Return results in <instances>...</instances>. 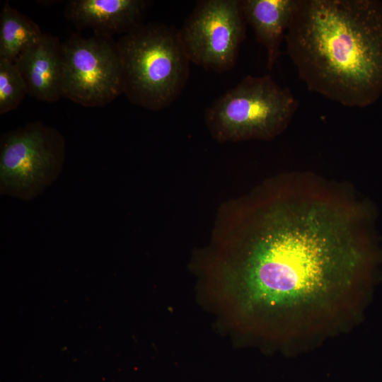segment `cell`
<instances>
[{
  "instance_id": "1",
  "label": "cell",
  "mask_w": 382,
  "mask_h": 382,
  "mask_svg": "<svg viewBox=\"0 0 382 382\" xmlns=\"http://www.w3.org/2000/svg\"><path fill=\"white\" fill-rule=\"evenodd\" d=\"M264 213L228 277L243 322L295 337L351 312L371 264L356 214L328 197L299 195Z\"/></svg>"
},
{
  "instance_id": "2",
  "label": "cell",
  "mask_w": 382,
  "mask_h": 382,
  "mask_svg": "<svg viewBox=\"0 0 382 382\" xmlns=\"http://www.w3.org/2000/svg\"><path fill=\"white\" fill-rule=\"evenodd\" d=\"M284 40L310 91L359 108L382 94L381 1L298 0Z\"/></svg>"
},
{
  "instance_id": "3",
  "label": "cell",
  "mask_w": 382,
  "mask_h": 382,
  "mask_svg": "<svg viewBox=\"0 0 382 382\" xmlns=\"http://www.w3.org/2000/svg\"><path fill=\"white\" fill-rule=\"evenodd\" d=\"M122 93L133 104L150 110L169 107L190 76V60L178 30L158 23L141 24L116 42Z\"/></svg>"
},
{
  "instance_id": "4",
  "label": "cell",
  "mask_w": 382,
  "mask_h": 382,
  "mask_svg": "<svg viewBox=\"0 0 382 382\" xmlns=\"http://www.w3.org/2000/svg\"><path fill=\"white\" fill-rule=\"evenodd\" d=\"M298 107L291 91L270 75L245 76L205 111V122L221 141L269 139L289 125Z\"/></svg>"
},
{
  "instance_id": "5",
  "label": "cell",
  "mask_w": 382,
  "mask_h": 382,
  "mask_svg": "<svg viewBox=\"0 0 382 382\" xmlns=\"http://www.w3.org/2000/svg\"><path fill=\"white\" fill-rule=\"evenodd\" d=\"M66 141L56 129L40 122L2 134L0 192L29 201L59 177L65 161Z\"/></svg>"
},
{
  "instance_id": "6",
  "label": "cell",
  "mask_w": 382,
  "mask_h": 382,
  "mask_svg": "<svg viewBox=\"0 0 382 382\" xmlns=\"http://www.w3.org/2000/svg\"><path fill=\"white\" fill-rule=\"evenodd\" d=\"M62 97L93 108L122 93L121 63L112 36L73 34L62 42Z\"/></svg>"
},
{
  "instance_id": "7",
  "label": "cell",
  "mask_w": 382,
  "mask_h": 382,
  "mask_svg": "<svg viewBox=\"0 0 382 382\" xmlns=\"http://www.w3.org/2000/svg\"><path fill=\"white\" fill-rule=\"evenodd\" d=\"M245 23L240 1L202 0L178 33L190 62L222 73L236 64Z\"/></svg>"
},
{
  "instance_id": "8",
  "label": "cell",
  "mask_w": 382,
  "mask_h": 382,
  "mask_svg": "<svg viewBox=\"0 0 382 382\" xmlns=\"http://www.w3.org/2000/svg\"><path fill=\"white\" fill-rule=\"evenodd\" d=\"M62 44L57 36L43 34L14 62L30 97L47 103L62 97Z\"/></svg>"
},
{
  "instance_id": "9",
  "label": "cell",
  "mask_w": 382,
  "mask_h": 382,
  "mask_svg": "<svg viewBox=\"0 0 382 382\" xmlns=\"http://www.w3.org/2000/svg\"><path fill=\"white\" fill-rule=\"evenodd\" d=\"M149 1L144 0H71L66 18L76 27L89 28L95 34H126L142 23Z\"/></svg>"
},
{
  "instance_id": "10",
  "label": "cell",
  "mask_w": 382,
  "mask_h": 382,
  "mask_svg": "<svg viewBox=\"0 0 382 382\" xmlns=\"http://www.w3.org/2000/svg\"><path fill=\"white\" fill-rule=\"evenodd\" d=\"M298 0H242L245 22L267 51V68L271 70L280 56V46L294 17Z\"/></svg>"
},
{
  "instance_id": "11",
  "label": "cell",
  "mask_w": 382,
  "mask_h": 382,
  "mask_svg": "<svg viewBox=\"0 0 382 382\" xmlns=\"http://www.w3.org/2000/svg\"><path fill=\"white\" fill-rule=\"evenodd\" d=\"M43 34L33 21L5 4L0 14V58L15 62Z\"/></svg>"
},
{
  "instance_id": "12",
  "label": "cell",
  "mask_w": 382,
  "mask_h": 382,
  "mask_svg": "<svg viewBox=\"0 0 382 382\" xmlns=\"http://www.w3.org/2000/svg\"><path fill=\"white\" fill-rule=\"evenodd\" d=\"M28 95L16 64L0 58V114L16 110Z\"/></svg>"
}]
</instances>
